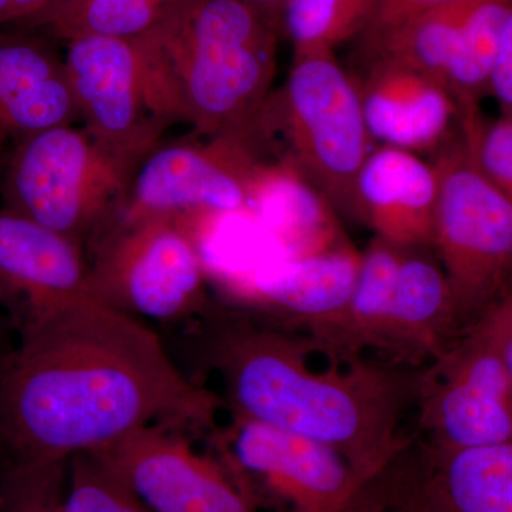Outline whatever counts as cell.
<instances>
[{"mask_svg": "<svg viewBox=\"0 0 512 512\" xmlns=\"http://www.w3.org/2000/svg\"><path fill=\"white\" fill-rule=\"evenodd\" d=\"M18 328L0 357L8 460L69 461L154 424L217 427L220 394L185 376L141 319L84 296Z\"/></svg>", "mask_w": 512, "mask_h": 512, "instance_id": "obj_1", "label": "cell"}, {"mask_svg": "<svg viewBox=\"0 0 512 512\" xmlns=\"http://www.w3.org/2000/svg\"><path fill=\"white\" fill-rule=\"evenodd\" d=\"M207 365L220 377L232 414L335 448L363 478L404 446V416L416 407L420 369L363 357L318 372L313 348L284 330L214 312Z\"/></svg>", "mask_w": 512, "mask_h": 512, "instance_id": "obj_2", "label": "cell"}, {"mask_svg": "<svg viewBox=\"0 0 512 512\" xmlns=\"http://www.w3.org/2000/svg\"><path fill=\"white\" fill-rule=\"evenodd\" d=\"M278 33L242 0H181L137 37L157 116L211 138L237 131L271 94Z\"/></svg>", "mask_w": 512, "mask_h": 512, "instance_id": "obj_3", "label": "cell"}, {"mask_svg": "<svg viewBox=\"0 0 512 512\" xmlns=\"http://www.w3.org/2000/svg\"><path fill=\"white\" fill-rule=\"evenodd\" d=\"M235 136L256 164L262 150H274L285 174L357 221V180L370 156V134L355 80L333 50L293 55L284 86Z\"/></svg>", "mask_w": 512, "mask_h": 512, "instance_id": "obj_4", "label": "cell"}, {"mask_svg": "<svg viewBox=\"0 0 512 512\" xmlns=\"http://www.w3.org/2000/svg\"><path fill=\"white\" fill-rule=\"evenodd\" d=\"M140 164L84 128H49L15 143L2 207L82 245L119 217Z\"/></svg>", "mask_w": 512, "mask_h": 512, "instance_id": "obj_5", "label": "cell"}, {"mask_svg": "<svg viewBox=\"0 0 512 512\" xmlns=\"http://www.w3.org/2000/svg\"><path fill=\"white\" fill-rule=\"evenodd\" d=\"M97 238L89 264L97 301L137 319L167 323L215 312L204 262L177 215L117 217Z\"/></svg>", "mask_w": 512, "mask_h": 512, "instance_id": "obj_6", "label": "cell"}, {"mask_svg": "<svg viewBox=\"0 0 512 512\" xmlns=\"http://www.w3.org/2000/svg\"><path fill=\"white\" fill-rule=\"evenodd\" d=\"M437 175L433 247L447 276L458 325L477 319L512 274V201L485 177L466 146L433 165Z\"/></svg>", "mask_w": 512, "mask_h": 512, "instance_id": "obj_7", "label": "cell"}, {"mask_svg": "<svg viewBox=\"0 0 512 512\" xmlns=\"http://www.w3.org/2000/svg\"><path fill=\"white\" fill-rule=\"evenodd\" d=\"M214 447L256 510L349 512L366 481L335 448L235 414Z\"/></svg>", "mask_w": 512, "mask_h": 512, "instance_id": "obj_8", "label": "cell"}, {"mask_svg": "<svg viewBox=\"0 0 512 512\" xmlns=\"http://www.w3.org/2000/svg\"><path fill=\"white\" fill-rule=\"evenodd\" d=\"M423 443L433 450L512 441V387L483 316L420 369L416 407Z\"/></svg>", "mask_w": 512, "mask_h": 512, "instance_id": "obj_9", "label": "cell"}, {"mask_svg": "<svg viewBox=\"0 0 512 512\" xmlns=\"http://www.w3.org/2000/svg\"><path fill=\"white\" fill-rule=\"evenodd\" d=\"M67 77L84 130L119 156L143 161L170 124L157 116L137 37L67 40Z\"/></svg>", "mask_w": 512, "mask_h": 512, "instance_id": "obj_10", "label": "cell"}, {"mask_svg": "<svg viewBox=\"0 0 512 512\" xmlns=\"http://www.w3.org/2000/svg\"><path fill=\"white\" fill-rule=\"evenodd\" d=\"M181 430L154 424L92 454L151 512H258L220 458Z\"/></svg>", "mask_w": 512, "mask_h": 512, "instance_id": "obj_11", "label": "cell"}, {"mask_svg": "<svg viewBox=\"0 0 512 512\" xmlns=\"http://www.w3.org/2000/svg\"><path fill=\"white\" fill-rule=\"evenodd\" d=\"M258 178L244 151L225 136L208 146L157 147L138 165L119 217L242 211L254 202Z\"/></svg>", "mask_w": 512, "mask_h": 512, "instance_id": "obj_12", "label": "cell"}, {"mask_svg": "<svg viewBox=\"0 0 512 512\" xmlns=\"http://www.w3.org/2000/svg\"><path fill=\"white\" fill-rule=\"evenodd\" d=\"M84 296L92 292L80 245L0 207V298L16 322Z\"/></svg>", "mask_w": 512, "mask_h": 512, "instance_id": "obj_13", "label": "cell"}, {"mask_svg": "<svg viewBox=\"0 0 512 512\" xmlns=\"http://www.w3.org/2000/svg\"><path fill=\"white\" fill-rule=\"evenodd\" d=\"M363 64V80L355 83L370 137L406 151L437 146L458 113L450 93L390 57Z\"/></svg>", "mask_w": 512, "mask_h": 512, "instance_id": "obj_14", "label": "cell"}, {"mask_svg": "<svg viewBox=\"0 0 512 512\" xmlns=\"http://www.w3.org/2000/svg\"><path fill=\"white\" fill-rule=\"evenodd\" d=\"M362 254L352 249L309 251L262 266L242 295L262 311L315 333L348 305Z\"/></svg>", "mask_w": 512, "mask_h": 512, "instance_id": "obj_15", "label": "cell"}, {"mask_svg": "<svg viewBox=\"0 0 512 512\" xmlns=\"http://www.w3.org/2000/svg\"><path fill=\"white\" fill-rule=\"evenodd\" d=\"M437 175L410 151L384 147L357 180V221L403 248L433 247Z\"/></svg>", "mask_w": 512, "mask_h": 512, "instance_id": "obj_16", "label": "cell"}, {"mask_svg": "<svg viewBox=\"0 0 512 512\" xmlns=\"http://www.w3.org/2000/svg\"><path fill=\"white\" fill-rule=\"evenodd\" d=\"M79 117L64 60L36 37L0 33V153Z\"/></svg>", "mask_w": 512, "mask_h": 512, "instance_id": "obj_17", "label": "cell"}, {"mask_svg": "<svg viewBox=\"0 0 512 512\" xmlns=\"http://www.w3.org/2000/svg\"><path fill=\"white\" fill-rule=\"evenodd\" d=\"M421 248H404L380 346L406 363L439 359L460 329L443 266Z\"/></svg>", "mask_w": 512, "mask_h": 512, "instance_id": "obj_18", "label": "cell"}, {"mask_svg": "<svg viewBox=\"0 0 512 512\" xmlns=\"http://www.w3.org/2000/svg\"><path fill=\"white\" fill-rule=\"evenodd\" d=\"M403 254V247L375 235L362 254L348 305L338 318L312 333L313 350L338 362L359 359L365 350H380Z\"/></svg>", "mask_w": 512, "mask_h": 512, "instance_id": "obj_19", "label": "cell"}, {"mask_svg": "<svg viewBox=\"0 0 512 512\" xmlns=\"http://www.w3.org/2000/svg\"><path fill=\"white\" fill-rule=\"evenodd\" d=\"M421 444L436 512H512V441L448 451Z\"/></svg>", "mask_w": 512, "mask_h": 512, "instance_id": "obj_20", "label": "cell"}, {"mask_svg": "<svg viewBox=\"0 0 512 512\" xmlns=\"http://www.w3.org/2000/svg\"><path fill=\"white\" fill-rule=\"evenodd\" d=\"M512 0H473L448 64L446 89L461 119L476 116L477 100L490 92L491 74Z\"/></svg>", "mask_w": 512, "mask_h": 512, "instance_id": "obj_21", "label": "cell"}, {"mask_svg": "<svg viewBox=\"0 0 512 512\" xmlns=\"http://www.w3.org/2000/svg\"><path fill=\"white\" fill-rule=\"evenodd\" d=\"M181 0H72L42 10L25 29H45L59 39L79 36L133 37L156 28Z\"/></svg>", "mask_w": 512, "mask_h": 512, "instance_id": "obj_22", "label": "cell"}, {"mask_svg": "<svg viewBox=\"0 0 512 512\" xmlns=\"http://www.w3.org/2000/svg\"><path fill=\"white\" fill-rule=\"evenodd\" d=\"M377 0H289L279 30L293 46V55L335 50L357 39L369 25Z\"/></svg>", "mask_w": 512, "mask_h": 512, "instance_id": "obj_23", "label": "cell"}, {"mask_svg": "<svg viewBox=\"0 0 512 512\" xmlns=\"http://www.w3.org/2000/svg\"><path fill=\"white\" fill-rule=\"evenodd\" d=\"M349 512H436L419 440L367 478Z\"/></svg>", "mask_w": 512, "mask_h": 512, "instance_id": "obj_24", "label": "cell"}, {"mask_svg": "<svg viewBox=\"0 0 512 512\" xmlns=\"http://www.w3.org/2000/svg\"><path fill=\"white\" fill-rule=\"evenodd\" d=\"M69 461L8 460L0 474V512H63Z\"/></svg>", "mask_w": 512, "mask_h": 512, "instance_id": "obj_25", "label": "cell"}, {"mask_svg": "<svg viewBox=\"0 0 512 512\" xmlns=\"http://www.w3.org/2000/svg\"><path fill=\"white\" fill-rule=\"evenodd\" d=\"M63 512H151L92 453L70 458Z\"/></svg>", "mask_w": 512, "mask_h": 512, "instance_id": "obj_26", "label": "cell"}, {"mask_svg": "<svg viewBox=\"0 0 512 512\" xmlns=\"http://www.w3.org/2000/svg\"><path fill=\"white\" fill-rule=\"evenodd\" d=\"M468 154L485 177L512 201V120L481 126L478 116L463 120Z\"/></svg>", "mask_w": 512, "mask_h": 512, "instance_id": "obj_27", "label": "cell"}, {"mask_svg": "<svg viewBox=\"0 0 512 512\" xmlns=\"http://www.w3.org/2000/svg\"><path fill=\"white\" fill-rule=\"evenodd\" d=\"M446 2L448 0H377L369 25L357 37L362 59L375 56L404 26Z\"/></svg>", "mask_w": 512, "mask_h": 512, "instance_id": "obj_28", "label": "cell"}, {"mask_svg": "<svg viewBox=\"0 0 512 512\" xmlns=\"http://www.w3.org/2000/svg\"><path fill=\"white\" fill-rule=\"evenodd\" d=\"M490 92L500 101L504 119L512 120V8L491 74Z\"/></svg>", "mask_w": 512, "mask_h": 512, "instance_id": "obj_29", "label": "cell"}, {"mask_svg": "<svg viewBox=\"0 0 512 512\" xmlns=\"http://www.w3.org/2000/svg\"><path fill=\"white\" fill-rule=\"evenodd\" d=\"M480 316L487 322L504 357L512 387V286Z\"/></svg>", "mask_w": 512, "mask_h": 512, "instance_id": "obj_30", "label": "cell"}, {"mask_svg": "<svg viewBox=\"0 0 512 512\" xmlns=\"http://www.w3.org/2000/svg\"><path fill=\"white\" fill-rule=\"evenodd\" d=\"M248 5L254 6L255 9L261 10L268 18L275 20L279 26V18H281L282 9L285 8L289 0H242Z\"/></svg>", "mask_w": 512, "mask_h": 512, "instance_id": "obj_31", "label": "cell"}, {"mask_svg": "<svg viewBox=\"0 0 512 512\" xmlns=\"http://www.w3.org/2000/svg\"><path fill=\"white\" fill-rule=\"evenodd\" d=\"M15 2L16 0H0V33L3 28L15 22Z\"/></svg>", "mask_w": 512, "mask_h": 512, "instance_id": "obj_32", "label": "cell"}, {"mask_svg": "<svg viewBox=\"0 0 512 512\" xmlns=\"http://www.w3.org/2000/svg\"><path fill=\"white\" fill-rule=\"evenodd\" d=\"M67 2H72V0H49V2H47V5L45 6V8H43L42 10L53 8V6H57V5H63V3H67ZM42 10H40V12H42Z\"/></svg>", "mask_w": 512, "mask_h": 512, "instance_id": "obj_33", "label": "cell"}]
</instances>
